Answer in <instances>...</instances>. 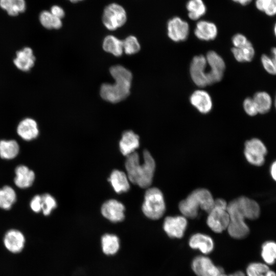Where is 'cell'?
<instances>
[{
	"label": "cell",
	"instance_id": "1",
	"mask_svg": "<svg viewBox=\"0 0 276 276\" xmlns=\"http://www.w3.org/2000/svg\"><path fill=\"white\" fill-rule=\"evenodd\" d=\"M143 159L141 163L139 154L134 152L127 156L125 166L129 180L141 188H147L152 183L155 163L147 150L143 152Z\"/></svg>",
	"mask_w": 276,
	"mask_h": 276
},
{
	"label": "cell",
	"instance_id": "2",
	"mask_svg": "<svg viewBox=\"0 0 276 276\" xmlns=\"http://www.w3.org/2000/svg\"><path fill=\"white\" fill-rule=\"evenodd\" d=\"M110 73L115 82L103 84L100 88V95L105 101L117 103L129 95L132 75L130 71L120 65L111 66Z\"/></svg>",
	"mask_w": 276,
	"mask_h": 276
},
{
	"label": "cell",
	"instance_id": "3",
	"mask_svg": "<svg viewBox=\"0 0 276 276\" xmlns=\"http://www.w3.org/2000/svg\"><path fill=\"white\" fill-rule=\"evenodd\" d=\"M215 199L207 189L199 188L192 191L178 205L180 212L186 218L193 219L198 214L199 209L209 213L213 208Z\"/></svg>",
	"mask_w": 276,
	"mask_h": 276
},
{
	"label": "cell",
	"instance_id": "4",
	"mask_svg": "<svg viewBox=\"0 0 276 276\" xmlns=\"http://www.w3.org/2000/svg\"><path fill=\"white\" fill-rule=\"evenodd\" d=\"M166 205L163 194L157 188H150L147 190L142 205V211L149 219L157 220L165 213Z\"/></svg>",
	"mask_w": 276,
	"mask_h": 276
},
{
	"label": "cell",
	"instance_id": "5",
	"mask_svg": "<svg viewBox=\"0 0 276 276\" xmlns=\"http://www.w3.org/2000/svg\"><path fill=\"white\" fill-rule=\"evenodd\" d=\"M229 221L227 230L235 239L245 238L249 233V228L245 221V218L240 209L236 199L227 203Z\"/></svg>",
	"mask_w": 276,
	"mask_h": 276
},
{
	"label": "cell",
	"instance_id": "6",
	"mask_svg": "<svg viewBox=\"0 0 276 276\" xmlns=\"http://www.w3.org/2000/svg\"><path fill=\"white\" fill-rule=\"evenodd\" d=\"M229 217L227 211V203L222 198L215 199L213 208L208 213L206 223L214 232L220 233L227 229Z\"/></svg>",
	"mask_w": 276,
	"mask_h": 276
},
{
	"label": "cell",
	"instance_id": "7",
	"mask_svg": "<svg viewBox=\"0 0 276 276\" xmlns=\"http://www.w3.org/2000/svg\"><path fill=\"white\" fill-rule=\"evenodd\" d=\"M126 20V12L122 6L117 3H111L104 9L102 21L108 30H116L123 26Z\"/></svg>",
	"mask_w": 276,
	"mask_h": 276
},
{
	"label": "cell",
	"instance_id": "8",
	"mask_svg": "<svg viewBox=\"0 0 276 276\" xmlns=\"http://www.w3.org/2000/svg\"><path fill=\"white\" fill-rule=\"evenodd\" d=\"M266 153L267 149L259 139L254 138L246 142L244 155L247 160L251 164L262 166L264 163Z\"/></svg>",
	"mask_w": 276,
	"mask_h": 276
},
{
	"label": "cell",
	"instance_id": "9",
	"mask_svg": "<svg viewBox=\"0 0 276 276\" xmlns=\"http://www.w3.org/2000/svg\"><path fill=\"white\" fill-rule=\"evenodd\" d=\"M205 58L207 64L210 67L207 73L208 85L220 81L223 77L225 68L223 59L213 51L208 52Z\"/></svg>",
	"mask_w": 276,
	"mask_h": 276
},
{
	"label": "cell",
	"instance_id": "10",
	"mask_svg": "<svg viewBox=\"0 0 276 276\" xmlns=\"http://www.w3.org/2000/svg\"><path fill=\"white\" fill-rule=\"evenodd\" d=\"M192 268L197 276H220L224 273L222 268L216 266L209 258L204 256L193 259Z\"/></svg>",
	"mask_w": 276,
	"mask_h": 276
},
{
	"label": "cell",
	"instance_id": "11",
	"mask_svg": "<svg viewBox=\"0 0 276 276\" xmlns=\"http://www.w3.org/2000/svg\"><path fill=\"white\" fill-rule=\"evenodd\" d=\"M207 62L205 56L201 55L195 56L191 63L190 73L194 83L199 87L208 85L206 67Z\"/></svg>",
	"mask_w": 276,
	"mask_h": 276
},
{
	"label": "cell",
	"instance_id": "12",
	"mask_svg": "<svg viewBox=\"0 0 276 276\" xmlns=\"http://www.w3.org/2000/svg\"><path fill=\"white\" fill-rule=\"evenodd\" d=\"M187 218L183 216H168L165 218L163 228L170 238H180L187 226Z\"/></svg>",
	"mask_w": 276,
	"mask_h": 276
},
{
	"label": "cell",
	"instance_id": "13",
	"mask_svg": "<svg viewBox=\"0 0 276 276\" xmlns=\"http://www.w3.org/2000/svg\"><path fill=\"white\" fill-rule=\"evenodd\" d=\"M3 241L5 247L8 251L16 254L24 249L26 244V238L20 231L10 229L5 234Z\"/></svg>",
	"mask_w": 276,
	"mask_h": 276
},
{
	"label": "cell",
	"instance_id": "14",
	"mask_svg": "<svg viewBox=\"0 0 276 276\" xmlns=\"http://www.w3.org/2000/svg\"><path fill=\"white\" fill-rule=\"evenodd\" d=\"M167 29L169 37L175 42L185 40L189 33V24L179 17H174L169 20Z\"/></svg>",
	"mask_w": 276,
	"mask_h": 276
},
{
	"label": "cell",
	"instance_id": "15",
	"mask_svg": "<svg viewBox=\"0 0 276 276\" xmlns=\"http://www.w3.org/2000/svg\"><path fill=\"white\" fill-rule=\"evenodd\" d=\"M125 207L120 202L110 199L105 202L101 208L102 215L113 222L122 221L125 218Z\"/></svg>",
	"mask_w": 276,
	"mask_h": 276
},
{
	"label": "cell",
	"instance_id": "16",
	"mask_svg": "<svg viewBox=\"0 0 276 276\" xmlns=\"http://www.w3.org/2000/svg\"><path fill=\"white\" fill-rule=\"evenodd\" d=\"M17 133L25 141H30L35 139L39 134L37 122L30 118L22 120L17 127Z\"/></svg>",
	"mask_w": 276,
	"mask_h": 276
},
{
	"label": "cell",
	"instance_id": "17",
	"mask_svg": "<svg viewBox=\"0 0 276 276\" xmlns=\"http://www.w3.org/2000/svg\"><path fill=\"white\" fill-rule=\"evenodd\" d=\"M190 101L191 104L202 113H207L212 108V98L205 90L199 89L195 91L190 96Z\"/></svg>",
	"mask_w": 276,
	"mask_h": 276
},
{
	"label": "cell",
	"instance_id": "18",
	"mask_svg": "<svg viewBox=\"0 0 276 276\" xmlns=\"http://www.w3.org/2000/svg\"><path fill=\"white\" fill-rule=\"evenodd\" d=\"M35 59L32 49L25 47L16 52L13 62L19 70L28 72L34 66Z\"/></svg>",
	"mask_w": 276,
	"mask_h": 276
},
{
	"label": "cell",
	"instance_id": "19",
	"mask_svg": "<svg viewBox=\"0 0 276 276\" xmlns=\"http://www.w3.org/2000/svg\"><path fill=\"white\" fill-rule=\"evenodd\" d=\"M15 185L20 189L31 187L35 179L34 172L25 165H19L15 169Z\"/></svg>",
	"mask_w": 276,
	"mask_h": 276
},
{
	"label": "cell",
	"instance_id": "20",
	"mask_svg": "<svg viewBox=\"0 0 276 276\" xmlns=\"http://www.w3.org/2000/svg\"><path fill=\"white\" fill-rule=\"evenodd\" d=\"M236 200L245 219L255 220L259 217L260 208L256 201L245 196H241Z\"/></svg>",
	"mask_w": 276,
	"mask_h": 276
},
{
	"label": "cell",
	"instance_id": "21",
	"mask_svg": "<svg viewBox=\"0 0 276 276\" xmlns=\"http://www.w3.org/2000/svg\"><path fill=\"white\" fill-rule=\"evenodd\" d=\"M189 243L192 248L199 249L202 253L206 255L211 252L214 246L212 238L201 233L193 235L190 238Z\"/></svg>",
	"mask_w": 276,
	"mask_h": 276
},
{
	"label": "cell",
	"instance_id": "22",
	"mask_svg": "<svg viewBox=\"0 0 276 276\" xmlns=\"http://www.w3.org/2000/svg\"><path fill=\"white\" fill-rule=\"evenodd\" d=\"M139 145V135L132 131H126L122 134L119 143L120 150L123 155L128 156L134 152Z\"/></svg>",
	"mask_w": 276,
	"mask_h": 276
},
{
	"label": "cell",
	"instance_id": "23",
	"mask_svg": "<svg viewBox=\"0 0 276 276\" xmlns=\"http://www.w3.org/2000/svg\"><path fill=\"white\" fill-rule=\"evenodd\" d=\"M218 33L217 28L213 22L200 20L197 22L194 34L199 39L209 41L214 39Z\"/></svg>",
	"mask_w": 276,
	"mask_h": 276
},
{
	"label": "cell",
	"instance_id": "24",
	"mask_svg": "<svg viewBox=\"0 0 276 276\" xmlns=\"http://www.w3.org/2000/svg\"><path fill=\"white\" fill-rule=\"evenodd\" d=\"M108 180L114 191L118 193L127 192L129 189V179L127 175L122 171L113 170Z\"/></svg>",
	"mask_w": 276,
	"mask_h": 276
},
{
	"label": "cell",
	"instance_id": "25",
	"mask_svg": "<svg viewBox=\"0 0 276 276\" xmlns=\"http://www.w3.org/2000/svg\"><path fill=\"white\" fill-rule=\"evenodd\" d=\"M19 145L14 140H0V157L10 160L15 158L19 152Z\"/></svg>",
	"mask_w": 276,
	"mask_h": 276
},
{
	"label": "cell",
	"instance_id": "26",
	"mask_svg": "<svg viewBox=\"0 0 276 276\" xmlns=\"http://www.w3.org/2000/svg\"><path fill=\"white\" fill-rule=\"evenodd\" d=\"M120 245L119 238L116 235L106 234L102 237V249L106 255H115L120 248Z\"/></svg>",
	"mask_w": 276,
	"mask_h": 276
},
{
	"label": "cell",
	"instance_id": "27",
	"mask_svg": "<svg viewBox=\"0 0 276 276\" xmlns=\"http://www.w3.org/2000/svg\"><path fill=\"white\" fill-rule=\"evenodd\" d=\"M257 108L258 113L265 114L269 111L272 106L270 95L263 91L256 93L252 98Z\"/></svg>",
	"mask_w": 276,
	"mask_h": 276
},
{
	"label": "cell",
	"instance_id": "28",
	"mask_svg": "<svg viewBox=\"0 0 276 276\" xmlns=\"http://www.w3.org/2000/svg\"><path fill=\"white\" fill-rule=\"evenodd\" d=\"M16 199V192L11 187L5 186L0 189V208L2 209L10 210Z\"/></svg>",
	"mask_w": 276,
	"mask_h": 276
},
{
	"label": "cell",
	"instance_id": "29",
	"mask_svg": "<svg viewBox=\"0 0 276 276\" xmlns=\"http://www.w3.org/2000/svg\"><path fill=\"white\" fill-rule=\"evenodd\" d=\"M103 48L115 56H120L123 52V40L113 35H108L103 40Z\"/></svg>",
	"mask_w": 276,
	"mask_h": 276
},
{
	"label": "cell",
	"instance_id": "30",
	"mask_svg": "<svg viewBox=\"0 0 276 276\" xmlns=\"http://www.w3.org/2000/svg\"><path fill=\"white\" fill-rule=\"evenodd\" d=\"M0 7L11 16H16L26 10L25 0H0Z\"/></svg>",
	"mask_w": 276,
	"mask_h": 276
},
{
	"label": "cell",
	"instance_id": "31",
	"mask_svg": "<svg viewBox=\"0 0 276 276\" xmlns=\"http://www.w3.org/2000/svg\"><path fill=\"white\" fill-rule=\"evenodd\" d=\"M247 276H276V273L269 266L261 262H252L246 268Z\"/></svg>",
	"mask_w": 276,
	"mask_h": 276
},
{
	"label": "cell",
	"instance_id": "32",
	"mask_svg": "<svg viewBox=\"0 0 276 276\" xmlns=\"http://www.w3.org/2000/svg\"><path fill=\"white\" fill-rule=\"evenodd\" d=\"M232 52L236 60L240 62H250L255 55V50L250 41L244 47L233 48Z\"/></svg>",
	"mask_w": 276,
	"mask_h": 276
},
{
	"label": "cell",
	"instance_id": "33",
	"mask_svg": "<svg viewBox=\"0 0 276 276\" xmlns=\"http://www.w3.org/2000/svg\"><path fill=\"white\" fill-rule=\"evenodd\" d=\"M188 16L191 19L196 20L206 12V7L202 0H190L187 4Z\"/></svg>",
	"mask_w": 276,
	"mask_h": 276
},
{
	"label": "cell",
	"instance_id": "34",
	"mask_svg": "<svg viewBox=\"0 0 276 276\" xmlns=\"http://www.w3.org/2000/svg\"><path fill=\"white\" fill-rule=\"evenodd\" d=\"M261 257L265 264H273L276 261V242L272 241L264 242L261 247Z\"/></svg>",
	"mask_w": 276,
	"mask_h": 276
},
{
	"label": "cell",
	"instance_id": "35",
	"mask_svg": "<svg viewBox=\"0 0 276 276\" xmlns=\"http://www.w3.org/2000/svg\"><path fill=\"white\" fill-rule=\"evenodd\" d=\"M39 18L41 25L48 29H58L62 25L61 19L54 16L50 11H42Z\"/></svg>",
	"mask_w": 276,
	"mask_h": 276
},
{
	"label": "cell",
	"instance_id": "36",
	"mask_svg": "<svg viewBox=\"0 0 276 276\" xmlns=\"http://www.w3.org/2000/svg\"><path fill=\"white\" fill-rule=\"evenodd\" d=\"M123 51L128 55H132L137 53L141 46L137 38L132 35L128 36L123 40Z\"/></svg>",
	"mask_w": 276,
	"mask_h": 276
},
{
	"label": "cell",
	"instance_id": "37",
	"mask_svg": "<svg viewBox=\"0 0 276 276\" xmlns=\"http://www.w3.org/2000/svg\"><path fill=\"white\" fill-rule=\"evenodd\" d=\"M42 210L45 216L49 215L51 212L57 206L56 201L50 194H44L41 195Z\"/></svg>",
	"mask_w": 276,
	"mask_h": 276
},
{
	"label": "cell",
	"instance_id": "38",
	"mask_svg": "<svg viewBox=\"0 0 276 276\" xmlns=\"http://www.w3.org/2000/svg\"><path fill=\"white\" fill-rule=\"evenodd\" d=\"M261 61L264 68L268 73L272 75H276V68L270 56L263 54Z\"/></svg>",
	"mask_w": 276,
	"mask_h": 276
},
{
	"label": "cell",
	"instance_id": "39",
	"mask_svg": "<svg viewBox=\"0 0 276 276\" xmlns=\"http://www.w3.org/2000/svg\"><path fill=\"white\" fill-rule=\"evenodd\" d=\"M245 112L250 116H255L258 113L257 106L252 98H246L243 103Z\"/></svg>",
	"mask_w": 276,
	"mask_h": 276
},
{
	"label": "cell",
	"instance_id": "40",
	"mask_svg": "<svg viewBox=\"0 0 276 276\" xmlns=\"http://www.w3.org/2000/svg\"><path fill=\"white\" fill-rule=\"evenodd\" d=\"M31 209L35 213H38L42 210L41 196L36 195L34 196L30 202Z\"/></svg>",
	"mask_w": 276,
	"mask_h": 276
},
{
	"label": "cell",
	"instance_id": "41",
	"mask_svg": "<svg viewBox=\"0 0 276 276\" xmlns=\"http://www.w3.org/2000/svg\"><path fill=\"white\" fill-rule=\"evenodd\" d=\"M249 41L243 34H237L232 38V42L234 48H241L246 45Z\"/></svg>",
	"mask_w": 276,
	"mask_h": 276
},
{
	"label": "cell",
	"instance_id": "42",
	"mask_svg": "<svg viewBox=\"0 0 276 276\" xmlns=\"http://www.w3.org/2000/svg\"><path fill=\"white\" fill-rule=\"evenodd\" d=\"M264 12L269 16L276 15V0H266Z\"/></svg>",
	"mask_w": 276,
	"mask_h": 276
},
{
	"label": "cell",
	"instance_id": "43",
	"mask_svg": "<svg viewBox=\"0 0 276 276\" xmlns=\"http://www.w3.org/2000/svg\"><path fill=\"white\" fill-rule=\"evenodd\" d=\"M50 12L55 17L59 18H62L65 15L63 9L57 5L53 6L50 10Z\"/></svg>",
	"mask_w": 276,
	"mask_h": 276
},
{
	"label": "cell",
	"instance_id": "44",
	"mask_svg": "<svg viewBox=\"0 0 276 276\" xmlns=\"http://www.w3.org/2000/svg\"><path fill=\"white\" fill-rule=\"evenodd\" d=\"M266 1V0H256L255 5L258 10L264 12Z\"/></svg>",
	"mask_w": 276,
	"mask_h": 276
},
{
	"label": "cell",
	"instance_id": "45",
	"mask_svg": "<svg viewBox=\"0 0 276 276\" xmlns=\"http://www.w3.org/2000/svg\"><path fill=\"white\" fill-rule=\"evenodd\" d=\"M270 172L272 177L276 181V161L272 164Z\"/></svg>",
	"mask_w": 276,
	"mask_h": 276
},
{
	"label": "cell",
	"instance_id": "46",
	"mask_svg": "<svg viewBox=\"0 0 276 276\" xmlns=\"http://www.w3.org/2000/svg\"><path fill=\"white\" fill-rule=\"evenodd\" d=\"M271 58L276 68V47H273L271 49Z\"/></svg>",
	"mask_w": 276,
	"mask_h": 276
},
{
	"label": "cell",
	"instance_id": "47",
	"mask_svg": "<svg viewBox=\"0 0 276 276\" xmlns=\"http://www.w3.org/2000/svg\"><path fill=\"white\" fill-rule=\"evenodd\" d=\"M220 276H246V274L241 271H238L231 274H226L223 273Z\"/></svg>",
	"mask_w": 276,
	"mask_h": 276
},
{
	"label": "cell",
	"instance_id": "48",
	"mask_svg": "<svg viewBox=\"0 0 276 276\" xmlns=\"http://www.w3.org/2000/svg\"><path fill=\"white\" fill-rule=\"evenodd\" d=\"M236 3H238L242 5H246L249 4L252 0H232Z\"/></svg>",
	"mask_w": 276,
	"mask_h": 276
},
{
	"label": "cell",
	"instance_id": "49",
	"mask_svg": "<svg viewBox=\"0 0 276 276\" xmlns=\"http://www.w3.org/2000/svg\"><path fill=\"white\" fill-rule=\"evenodd\" d=\"M70 1L72 3H77V2L83 1V0H70Z\"/></svg>",
	"mask_w": 276,
	"mask_h": 276
},
{
	"label": "cell",
	"instance_id": "50",
	"mask_svg": "<svg viewBox=\"0 0 276 276\" xmlns=\"http://www.w3.org/2000/svg\"><path fill=\"white\" fill-rule=\"evenodd\" d=\"M273 31H274V35L276 37V23L274 25Z\"/></svg>",
	"mask_w": 276,
	"mask_h": 276
},
{
	"label": "cell",
	"instance_id": "51",
	"mask_svg": "<svg viewBox=\"0 0 276 276\" xmlns=\"http://www.w3.org/2000/svg\"><path fill=\"white\" fill-rule=\"evenodd\" d=\"M274 101H276V95H275V100Z\"/></svg>",
	"mask_w": 276,
	"mask_h": 276
}]
</instances>
